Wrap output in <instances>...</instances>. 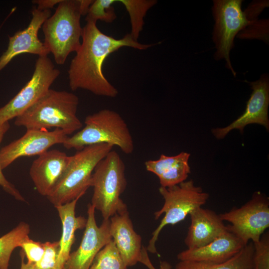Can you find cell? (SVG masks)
<instances>
[{"mask_svg": "<svg viewBox=\"0 0 269 269\" xmlns=\"http://www.w3.org/2000/svg\"><path fill=\"white\" fill-rule=\"evenodd\" d=\"M125 7L130 18L132 38L138 41L140 33L143 29L144 18L148 10L156 3L155 0H117Z\"/></svg>", "mask_w": 269, "mask_h": 269, "instance_id": "23", "label": "cell"}, {"mask_svg": "<svg viewBox=\"0 0 269 269\" xmlns=\"http://www.w3.org/2000/svg\"><path fill=\"white\" fill-rule=\"evenodd\" d=\"M79 98L65 91L50 89L47 93L23 113L16 117L14 124L27 130L55 128L72 134L83 127L77 116Z\"/></svg>", "mask_w": 269, "mask_h": 269, "instance_id": "3", "label": "cell"}, {"mask_svg": "<svg viewBox=\"0 0 269 269\" xmlns=\"http://www.w3.org/2000/svg\"><path fill=\"white\" fill-rule=\"evenodd\" d=\"M221 219L230 223L226 225L228 231L232 233L244 244L250 241L258 242L265 231L269 227V200L259 191L239 208L219 214Z\"/></svg>", "mask_w": 269, "mask_h": 269, "instance_id": "8", "label": "cell"}, {"mask_svg": "<svg viewBox=\"0 0 269 269\" xmlns=\"http://www.w3.org/2000/svg\"><path fill=\"white\" fill-rule=\"evenodd\" d=\"M245 246L240 239L227 231L203 247L182 251L177 257L179 261L221 263L231 259Z\"/></svg>", "mask_w": 269, "mask_h": 269, "instance_id": "18", "label": "cell"}, {"mask_svg": "<svg viewBox=\"0 0 269 269\" xmlns=\"http://www.w3.org/2000/svg\"><path fill=\"white\" fill-rule=\"evenodd\" d=\"M80 198L55 207L62 224L61 237L59 241L60 250L57 269H63L74 243L76 231L85 228L86 225L87 219L82 216L77 217L75 214L76 204Z\"/></svg>", "mask_w": 269, "mask_h": 269, "instance_id": "20", "label": "cell"}, {"mask_svg": "<svg viewBox=\"0 0 269 269\" xmlns=\"http://www.w3.org/2000/svg\"><path fill=\"white\" fill-rule=\"evenodd\" d=\"M190 155L185 152L170 156L162 154L157 160L146 161L144 165L158 177L161 187H169L186 181L190 173Z\"/></svg>", "mask_w": 269, "mask_h": 269, "instance_id": "19", "label": "cell"}, {"mask_svg": "<svg viewBox=\"0 0 269 269\" xmlns=\"http://www.w3.org/2000/svg\"><path fill=\"white\" fill-rule=\"evenodd\" d=\"M113 147L107 143L88 145L71 156L59 183L47 197L50 203L55 207L81 198L91 187L92 174L96 165Z\"/></svg>", "mask_w": 269, "mask_h": 269, "instance_id": "6", "label": "cell"}, {"mask_svg": "<svg viewBox=\"0 0 269 269\" xmlns=\"http://www.w3.org/2000/svg\"><path fill=\"white\" fill-rule=\"evenodd\" d=\"M269 6L268 0H260L252 2L243 11L249 23L258 19V17L263 9Z\"/></svg>", "mask_w": 269, "mask_h": 269, "instance_id": "31", "label": "cell"}, {"mask_svg": "<svg viewBox=\"0 0 269 269\" xmlns=\"http://www.w3.org/2000/svg\"><path fill=\"white\" fill-rule=\"evenodd\" d=\"M254 244L253 269H269V234L264 233L260 241Z\"/></svg>", "mask_w": 269, "mask_h": 269, "instance_id": "26", "label": "cell"}, {"mask_svg": "<svg viewBox=\"0 0 269 269\" xmlns=\"http://www.w3.org/2000/svg\"><path fill=\"white\" fill-rule=\"evenodd\" d=\"M84 123L82 129L63 143L65 148L79 150L88 145L107 143L118 147L126 154L134 151V142L129 128L117 112L101 110L87 116Z\"/></svg>", "mask_w": 269, "mask_h": 269, "instance_id": "4", "label": "cell"}, {"mask_svg": "<svg viewBox=\"0 0 269 269\" xmlns=\"http://www.w3.org/2000/svg\"><path fill=\"white\" fill-rule=\"evenodd\" d=\"M21 250L26 257L27 262L35 264L41 259L44 253L43 243L35 241L29 237L21 245Z\"/></svg>", "mask_w": 269, "mask_h": 269, "instance_id": "29", "label": "cell"}, {"mask_svg": "<svg viewBox=\"0 0 269 269\" xmlns=\"http://www.w3.org/2000/svg\"><path fill=\"white\" fill-rule=\"evenodd\" d=\"M139 263L145 265L148 269H156L151 263L147 254V251L142 246ZM159 269H173L172 266L166 261H162L160 263Z\"/></svg>", "mask_w": 269, "mask_h": 269, "instance_id": "32", "label": "cell"}, {"mask_svg": "<svg viewBox=\"0 0 269 269\" xmlns=\"http://www.w3.org/2000/svg\"><path fill=\"white\" fill-rule=\"evenodd\" d=\"M9 128L10 125L8 122L0 125V144L4 135L9 130ZM2 170V169L0 160V185L5 192L12 196L15 199L21 201H25V199L19 191L4 177Z\"/></svg>", "mask_w": 269, "mask_h": 269, "instance_id": "30", "label": "cell"}, {"mask_svg": "<svg viewBox=\"0 0 269 269\" xmlns=\"http://www.w3.org/2000/svg\"><path fill=\"white\" fill-rule=\"evenodd\" d=\"M250 84L252 93L247 103L244 112L229 126L213 130L212 133L217 139L224 138L234 129L239 130L243 134L244 128L252 124H260L269 130V76L267 74H263L259 80L250 82Z\"/></svg>", "mask_w": 269, "mask_h": 269, "instance_id": "14", "label": "cell"}, {"mask_svg": "<svg viewBox=\"0 0 269 269\" xmlns=\"http://www.w3.org/2000/svg\"><path fill=\"white\" fill-rule=\"evenodd\" d=\"M71 156L58 149L48 150L35 159L29 175L37 192L46 197L53 191L62 177Z\"/></svg>", "mask_w": 269, "mask_h": 269, "instance_id": "15", "label": "cell"}, {"mask_svg": "<svg viewBox=\"0 0 269 269\" xmlns=\"http://www.w3.org/2000/svg\"><path fill=\"white\" fill-rule=\"evenodd\" d=\"M44 253L41 260L34 264L35 269H57L60 250L59 242H46L43 243Z\"/></svg>", "mask_w": 269, "mask_h": 269, "instance_id": "28", "label": "cell"}, {"mask_svg": "<svg viewBox=\"0 0 269 269\" xmlns=\"http://www.w3.org/2000/svg\"><path fill=\"white\" fill-rule=\"evenodd\" d=\"M125 164L120 154L112 150L96 165L92 174L93 193L91 204L99 210L103 220L128 210L121 198L127 181Z\"/></svg>", "mask_w": 269, "mask_h": 269, "instance_id": "5", "label": "cell"}, {"mask_svg": "<svg viewBox=\"0 0 269 269\" xmlns=\"http://www.w3.org/2000/svg\"><path fill=\"white\" fill-rule=\"evenodd\" d=\"M240 39H259L269 42V19H257L250 23L238 34Z\"/></svg>", "mask_w": 269, "mask_h": 269, "instance_id": "27", "label": "cell"}, {"mask_svg": "<svg viewBox=\"0 0 269 269\" xmlns=\"http://www.w3.org/2000/svg\"><path fill=\"white\" fill-rule=\"evenodd\" d=\"M110 222V235L124 261L128 267L134 266L139 261L142 246L128 211L115 214Z\"/></svg>", "mask_w": 269, "mask_h": 269, "instance_id": "17", "label": "cell"}, {"mask_svg": "<svg viewBox=\"0 0 269 269\" xmlns=\"http://www.w3.org/2000/svg\"><path fill=\"white\" fill-rule=\"evenodd\" d=\"M93 0H62L42 25L44 44L59 65L81 45L83 27L80 19L86 15Z\"/></svg>", "mask_w": 269, "mask_h": 269, "instance_id": "2", "label": "cell"}, {"mask_svg": "<svg viewBox=\"0 0 269 269\" xmlns=\"http://www.w3.org/2000/svg\"><path fill=\"white\" fill-rule=\"evenodd\" d=\"M85 231L78 249L70 253L63 269H89L98 252L112 239L110 231V219L103 220L98 226L95 209L89 203Z\"/></svg>", "mask_w": 269, "mask_h": 269, "instance_id": "11", "label": "cell"}, {"mask_svg": "<svg viewBox=\"0 0 269 269\" xmlns=\"http://www.w3.org/2000/svg\"><path fill=\"white\" fill-rule=\"evenodd\" d=\"M117 2V0H93L86 14V20L97 22L100 20L107 23L112 22L117 17L113 6Z\"/></svg>", "mask_w": 269, "mask_h": 269, "instance_id": "25", "label": "cell"}, {"mask_svg": "<svg viewBox=\"0 0 269 269\" xmlns=\"http://www.w3.org/2000/svg\"><path fill=\"white\" fill-rule=\"evenodd\" d=\"M112 239L97 254L89 269H128Z\"/></svg>", "mask_w": 269, "mask_h": 269, "instance_id": "24", "label": "cell"}, {"mask_svg": "<svg viewBox=\"0 0 269 269\" xmlns=\"http://www.w3.org/2000/svg\"><path fill=\"white\" fill-rule=\"evenodd\" d=\"M69 134L63 130H27L19 138L0 150V160L3 169L22 156L40 155L56 144H63Z\"/></svg>", "mask_w": 269, "mask_h": 269, "instance_id": "12", "label": "cell"}, {"mask_svg": "<svg viewBox=\"0 0 269 269\" xmlns=\"http://www.w3.org/2000/svg\"><path fill=\"white\" fill-rule=\"evenodd\" d=\"M81 38L68 70L69 87L72 91L83 89L108 98H115L118 94L117 89L103 73V64L108 56L123 47L142 50L158 44H142L134 40L130 33L116 39L102 32L97 22L91 20L86 21Z\"/></svg>", "mask_w": 269, "mask_h": 269, "instance_id": "1", "label": "cell"}, {"mask_svg": "<svg viewBox=\"0 0 269 269\" xmlns=\"http://www.w3.org/2000/svg\"><path fill=\"white\" fill-rule=\"evenodd\" d=\"M50 9L41 10L33 7L32 18L27 26L8 38L6 51L0 57V72L17 55L23 53L46 56L50 52L38 37V31L44 22L51 16Z\"/></svg>", "mask_w": 269, "mask_h": 269, "instance_id": "13", "label": "cell"}, {"mask_svg": "<svg viewBox=\"0 0 269 269\" xmlns=\"http://www.w3.org/2000/svg\"><path fill=\"white\" fill-rule=\"evenodd\" d=\"M60 75L51 60L38 57L30 79L19 92L0 108V125L18 117L45 95Z\"/></svg>", "mask_w": 269, "mask_h": 269, "instance_id": "10", "label": "cell"}, {"mask_svg": "<svg viewBox=\"0 0 269 269\" xmlns=\"http://www.w3.org/2000/svg\"><path fill=\"white\" fill-rule=\"evenodd\" d=\"M62 0H35L32 2L37 5L36 8L41 9H50L54 5L59 4Z\"/></svg>", "mask_w": 269, "mask_h": 269, "instance_id": "33", "label": "cell"}, {"mask_svg": "<svg viewBox=\"0 0 269 269\" xmlns=\"http://www.w3.org/2000/svg\"><path fill=\"white\" fill-rule=\"evenodd\" d=\"M189 215L190 224L184 239L188 249L203 247L228 231L219 214L213 210L198 207Z\"/></svg>", "mask_w": 269, "mask_h": 269, "instance_id": "16", "label": "cell"}, {"mask_svg": "<svg viewBox=\"0 0 269 269\" xmlns=\"http://www.w3.org/2000/svg\"></svg>", "mask_w": 269, "mask_h": 269, "instance_id": "35", "label": "cell"}, {"mask_svg": "<svg viewBox=\"0 0 269 269\" xmlns=\"http://www.w3.org/2000/svg\"><path fill=\"white\" fill-rule=\"evenodd\" d=\"M30 226L20 222L10 231L0 237V269H8L11 254L17 247H20L30 233Z\"/></svg>", "mask_w": 269, "mask_h": 269, "instance_id": "22", "label": "cell"}, {"mask_svg": "<svg viewBox=\"0 0 269 269\" xmlns=\"http://www.w3.org/2000/svg\"><path fill=\"white\" fill-rule=\"evenodd\" d=\"M159 192L164 200L160 209L154 213L158 219L164 214L159 224L152 234L147 252L156 253V242L161 230L168 225H174L184 220L195 209L204 205L209 198V194L194 185L192 180L183 181L169 187H160Z\"/></svg>", "mask_w": 269, "mask_h": 269, "instance_id": "7", "label": "cell"}, {"mask_svg": "<svg viewBox=\"0 0 269 269\" xmlns=\"http://www.w3.org/2000/svg\"><path fill=\"white\" fill-rule=\"evenodd\" d=\"M254 244L249 242L238 253L221 263L179 261L174 269H253Z\"/></svg>", "mask_w": 269, "mask_h": 269, "instance_id": "21", "label": "cell"}, {"mask_svg": "<svg viewBox=\"0 0 269 269\" xmlns=\"http://www.w3.org/2000/svg\"><path fill=\"white\" fill-rule=\"evenodd\" d=\"M20 260H21V266L20 269H35L34 264L30 263L28 262H25V255L23 252L21 250L19 253Z\"/></svg>", "mask_w": 269, "mask_h": 269, "instance_id": "34", "label": "cell"}, {"mask_svg": "<svg viewBox=\"0 0 269 269\" xmlns=\"http://www.w3.org/2000/svg\"><path fill=\"white\" fill-rule=\"evenodd\" d=\"M242 0H214L212 12L215 20L213 40L216 51V60L224 59L226 66L234 76V70L230 58V53L234 46L236 35L248 24L241 5Z\"/></svg>", "mask_w": 269, "mask_h": 269, "instance_id": "9", "label": "cell"}]
</instances>
